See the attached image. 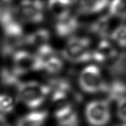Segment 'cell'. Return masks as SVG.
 Listing matches in <instances>:
<instances>
[{"label": "cell", "instance_id": "7c38bea8", "mask_svg": "<svg viewBox=\"0 0 126 126\" xmlns=\"http://www.w3.org/2000/svg\"><path fill=\"white\" fill-rule=\"evenodd\" d=\"M73 0H48L47 10L55 20H59L73 14Z\"/></svg>", "mask_w": 126, "mask_h": 126}, {"label": "cell", "instance_id": "9c48e42d", "mask_svg": "<svg viewBox=\"0 0 126 126\" xmlns=\"http://www.w3.org/2000/svg\"><path fill=\"white\" fill-rule=\"evenodd\" d=\"M54 118L60 126H79L78 112L71 100L56 103Z\"/></svg>", "mask_w": 126, "mask_h": 126}, {"label": "cell", "instance_id": "d6986e66", "mask_svg": "<svg viewBox=\"0 0 126 126\" xmlns=\"http://www.w3.org/2000/svg\"><path fill=\"white\" fill-rule=\"evenodd\" d=\"M111 40L121 47H126V25H119L110 34Z\"/></svg>", "mask_w": 126, "mask_h": 126}, {"label": "cell", "instance_id": "5b68a950", "mask_svg": "<svg viewBox=\"0 0 126 126\" xmlns=\"http://www.w3.org/2000/svg\"><path fill=\"white\" fill-rule=\"evenodd\" d=\"M3 37L0 42V53L3 56L14 54L17 49L26 44L21 23L16 22L2 27Z\"/></svg>", "mask_w": 126, "mask_h": 126}, {"label": "cell", "instance_id": "52a82bcc", "mask_svg": "<svg viewBox=\"0 0 126 126\" xmlns=\"http://www.w3.org/2000/svg\"><path fill=\"white\" fill-rule=\"evenodd\" d=\"M13 67L12 71L15 75L26 74L31 71H42L43 65L37 55L27 51H17L13 54Z\"/></svg>", "mask_w": 126, "mask_h": 126}, {"label": "cell", "instance_id": "d4e9b609", "mask_svg": "<svg viewBox=\"0 0 126 126\" xmlns=\"http://www.w3.org/2000/svg\"><path fill=\"white\" fill-rule=\"evenodd\" d=\"M120 126H126V122H124V123H121Z\"/></svg>", "mask_w": 126, "mask_h": 126}, {"label": "cell", "instance_id": "ba28073f", "mask_svg": "<svg viewBox=\"0 0 126 126\" xmlns=\"http://www.w3.org/2000/svg\"><path fill=\"white\" fill-rule=\"evenodd\" d=\"M16 10L21 21L39 23L44 19L45 6L41 0H23Z\"/></svg>", "mask_w": 126, "mask_h": 126}, {"label": "cell", "instance_id": "2e32d148", "mask_svg": "<svg viewBox=\"0 0 126 126\" xmlns=\"http://www.w3.org/2000/svg\"><path fill=\"white\" fill-rule=\"evenodd\" d=\"M50 34L45 29H41L26 36V44L36 47L38 49L49 44Z\"/></svg>", "mask_w": 126, "mask_h": 126}, {"label": "cell", "instance_id": "4fadbf2b", "mask_svg": "<svg viewBox=\"0 0 126 126\" xmlns=\"http://www.w3.org/2000/svg\"><path fill=\"white\" fill-rule=\"evenodd\" d=\"M39 58L43 65L42 70L49 74H58L64 68V61L62 56L58 54L54 49L43 54Z\"/></svg>", "mask_w": 126, "mask_h": 126}, {"label": "cell", "instance_id": "6da1fadb", "mask_svg": "<svg viewBox=\"0 0 126 126\" xmlns=\"http://www.w3.org/2000/svg\"><path fill=\"white\" fill-rule=\"evenodd\" d=\"M16 88L20 100L27 107L33 109L41 106L51 94L49 85L37 81L18 83Z\"/></svg>", "mask_w": 126, "mask_h": 126}, {"label": "cell", "instance_id": "7a4b0ae2", "mask_svg": "<svg viewBox=\"0 0 126 126\" xmlns=\"http://www.w3.org/2000/svg\"><path fill=\"white\" fill-rule=\"evenodd\" d=\"M78 84L85 94L95 95L105 93L108 88L103 73L96 64H89L83 67L78 75Z\"/></svg>", "mask_w": 126, "mask_h": 126}, {"label": "cell", "instance_id": "e0dca14e", "mask_svg": "<svg viewBox=\"0 0 126 126\" xmlns=\"http://www.w3.org/2000/svg\"><path fill=\"white\" fill-rule=\"evenodd\" d=\"M105 94L110 102H117L126 96V82L119 79L112 81L108 84Z\"/></svg>", "mask_w": 126, "mask_h": 126}, {"label": "cell", "instance_id": "8992f818", "mask_svg": "<svg viewBox=\"0 0 126 126\" xmlns=\"http://www.w3.org/2000/svg\"><path fill=\"white\" fill-rule=\"evenodd\" d=\"M125 56L121 55L114 43L107 39H101L92 52V60L103 65H112L119 68Z\"/></svg>", "mask_w": 126, "mask_h": 126}, {"label": "cell", "instance_id": "7402d4cb", "mask_svg": "<svg viewBox=\"0 0 126 126\" xmlns=\"http://www.w3.org/2000/svg\"><path fill=\"white\" fill-rule=\"evenodd\" d=\"M0 126H10L3 115H0Z\"/></svg>", "mask_w": 126, "mask_h": 126}, {"label": "cell", "instance_id": "30bf717a", "mask_svg": "<svg viewBox=\"0 0 126 126\" xmlns=\"http://www.w3.org/2000/svg\"><path fill=\"white\" fill-rule=\"evenodd\" d=\"M74 8L79 14H98L109 8L110 0H73Z\"/></svg>", "mask_w": 126, "mask_h": 126}, {"label": "cell", "instance_id": "44dd1931", "mask_svg": "<svg viewBox=\"0 0 126 126\" xmlns=\"http://www.w3.org/2000/svg\"><path fill=\"white\" fill-rule=\"evenodd\" d=\"M116 114L121 123L126 122V96L117 102Z\"/></svg>", "mask_w": 126, "mask_h": 126}, {"label": "cell", "instance_id": "ffe728a7", "mask_svg": "<svg viewBox=\"0 0 126 126\" xmlns=\"http://www.w3.org/2000/svg\"><path fill=\"white\" fill-rule=\"evenodd\" d=\"M14 101L12 97L6 94H0V112H10L14 109Z\"/></svg>", "mask_w": 126, "mask_h": 126}, {"label": "cell", "instance_id": "277c9868", "mask_svg": "<svg viewBox=\"0 0 126 126\" xmlns=\"http://www.w3.org/2000/svg\"><path fill=\"white\" fill-rule=\"evenodd\" d=\"M110 102L107 99H95L88 102L84 109V117L90 126H107L111 121Z\"/></svg>", "mask_w": 126, "mask_h": 126}, {"label": "cell", "instance_id": "5bb4252c", "mask_svg": "<svg viewBox=\"0 0 126 126\" xmlns=\"http://www.w3.org/2000/svg\"><path fill=\"white\" fill-rule=\"evenodd\" d=\"M114 18L109 14L103 15L95 21L92 22L89 26V31L94 35L102 38L107 39L114 29H111L112 27V19Z\"/></svg>", "mask_w": 126, "mask_h": 126}, {"label": "cell", "instance_id": "3957f363", "mask_svg": "<svg viewBox=\"0 0 126 126\" xmlns=\"http://www.w3.org/2000/svg\"><path fill=\"white\" fill-rule=\"evenodd\" d=\"M92 52L89 38L75 36L69 38L64 47L62 56L72 63L81 64L92 60Z\"/></svg>", "mask_w": 126, "mask_h": 126}, {"label": "cell", "instance_id": "ac0fdd59", "mask_svg": "<svg viewBox=\"0 0 126 126\" xmlns=\"http://www.w3.org/2000/svg\"><path fill=\"white\" fill-rule=\"evenodd\" d=\"M109 14L114 18L126 20V0H111Z\"/></svg>", "mask_w": 126, "mask_h": 126}, {"label": "cell", "instance_id": "9a60e30c", "mask_svg": "<svg viewBox=\"0 0 126 126\" xmlns=\"http://www.w3.org/2000/svg\"><path fill=\"white\" fill-rule=\"evenodd\" d=\"M47 117L48 112L45 110L33 111L20 118L16 126H44Z\"/></svg>", "mask_w": 126, "mask_h": 126}, {"label": "cell", "instance_id": "8fae6325", "mask_svg": "<svg viewBox=\"0 0 126 126\" xmlns=\"http://www.w3.org/2000/svg\"><path fill=\"white\" fill-rule=\"evenodd\" d=\"M79 18L75 14L59 20H56L54 30L58 37L61 38H71L80 27Z\"/></svg>", "mask_w": 126, "mask_h": 126}, {"label": "cell", "instance_id": "cb8c5ba5", "mask_svg": "<svg viewBox=\"0 0 126 126\" xmlns=\"http://www.w3.org/2000/svg\"><path fill=\"white\" fill-rule=\"evenodd\" d=\"M1 6H3V5H2V4H1V3H0V13H1V10H2L4 8H5V7H3V8H2V7H1Z\"/></svg>", "mask_w": 126, "mask_h": 126}, {"label": "cell", "instance_id": "603a6c76", "mask_svg": "<svg viewBox=\"0 0 126 126\" xmlns=\"http://www.w3.org/2000/svg\"><path fill=\"white\" fill-rule=\"evenodd\" d=\"M11 1L12 0H0V3L5 6V5H8Z\"/></svg>", "mask_w": 126, "mask_h": 126}]
</instances>
